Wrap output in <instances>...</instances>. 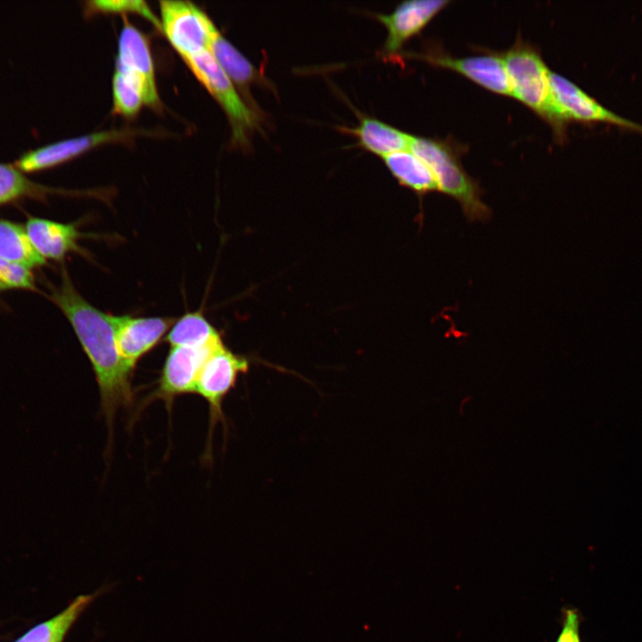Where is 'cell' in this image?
<instances>
[{
    "label": "cell",
    "instance_id": "obj_1",
    "mask_svg": "<svg viewBox=\"0 0 642 642\" xmlns=\"http://www.w3.org/2000/svg\"><path fill=\"white\" fill-rule=\"evenodd\" d=\"M50 299L70 323L91 363L111 442L118 409L131 405L134 399L131 383L134 371L126 365L117 350L115 316L89 303L78 292L64 269L61 284L51 290Z\"/></svg>",
    "mask_w": 642,
    "mask_h": 642
},
{
    "label": "cell",
    "instance_id": "obj_2",
    "mask_svg": "<svg viewBox=\"0 0 642 642\" xmlns=\"http://www.w3.org/2000/svg\"><path fill=\"white\" fill-rule=\"evenodd\" d=\"M409 150L432 170L438 191L454 198L470 222H485L491 218V210L482 200L478 183L464 170L449 147L440 142L412 136Z\"/></svg>",
    "mask_w": 642,
    "mask_h": 642
},
{
    "label": "cell",
    "instance_id": "obj_3",
    "mask_svg": "<svg viewBox=\"0 0 642 642\" xmlns=\"http://www.w3.org/2000/svg\"><path fill=\"white\" fill-rule=\"evenodd\" d=\"M182 59L225 111L231 127L233 144L248 146L249 136L258 126V115L241 98L227 74L208 50Z\"/></svg>",
    "mask_w": 642,
    "mask_h": 642
},
{
    "label": "cell",
    "instance_id": "obj_4",
    "mask_svg": "<svg viewBox=\"0 0 642 642\" xmlns=\"http://www.w3.org/2000/svg\"><path fill=\"white\" fill-rule=\"evenodd\" d=\"M549 94L543 115L563 134L569 122L607 123L642 133V125L608 110L566 78L549 71Z\"/></svg>",
    "mask_w": 642,
    "mask_h": 642
},
{
    "label": "cell",
    "instance_id": "obj_5",
    "mask_svg": "<svg viewBox=\"0 0 642 642\" xmlns=\"http://www.w3.org/2000/svg\"><path fill=\"white\" fill-rule=\"evenodd\" d=\"M249 360L237 355L224 343L218 346L204 362L198 375L195 393L209 407V430L206 454L211 449V438L218 423L226 427L223 401L235 388L240 374L248 371Z\"/></svg>",
    "mask_w": 642,
    "mask_h": 642
},
{
    "label": "cell",
    "instance_id": "obj_6",
    "mask_svg": "<svg viewBox=\"0 0 642 642\" xmlns=\"http://www.w3.org/2000/svg\"><path fill=\"white\" fill-rule=\"evenodd\" d=\"M511 96L543 117L549 94V71L539 53L518 43L502 57Z\"/></svg>",
    "mask_w": 642,
    "mask_h": 642
},
{
    "label": "cell",
    "instance_id": "obj_7",
    "mask_svg": "<svg viewBox=\"0 0 642 642\" xmlns=\"http://www.w3.org/2000/svg\"><path fill=\"white\" fill-rule=\"evenodd\" d=\"M160 28L181 58L209 50L218 29L209 16L188 1H160Z\"/></svg>",
    "mask_w": 642,
    "mask_h": 642
},
{
    "label": "cell",
    "instance_id": "obj_8",
    "mask_svg": "<svg viewBox=\"0 0 642 642\" xmlns=\"http://www.w3.org/2000/svg\"><path fill=\"white\" fill-rule=\"evenodd\" d=\"M222 343L202 348L170 347L157 386L143 399L140 409L154 400H162L170 414L177 397L195 393L198 375L204 362L210 354Z\"/></svg>",
    "mask_w": 642,
    "mask_h": 642
},
{
    "label": "cell",
    "instance_id": "obj_9",
    "mask_svg": "<svg viewBox=\"0 0 642 642\" xmlns=\"http://www.w3.org/2000/svg\"><path fill=\"white\" fill-rule=\"evenodd\" d=\"M115 70L141 84L146 105L159 107L160 101L149 41L126 18L119 37Z\"/></svg>",
    "mask_w": 642,
    "mask_h": 642
},
{
    "label": "cell",
    "instance_id": "obj_10",
    "mask_svg": "<svg viewBox=\"0 0 642 642\" xmlns=\"http://www.w3.org/2000/svg\"><path fill=\"white\" fill-rule=\"evenodd\" d=\"M175 322L167 317L115 316V342L123 361L134 371L142 357L152 350Z\"/></svg>",
    "mask_w": 642,
    "mask_h": 642
},
{
    "label": "cell",
    "instance_id": "obj_11",
    "mask_svg": "<svg viewBox=\"0 0 642 642\" xmlns=\"http://www.w3.org/2000/svg\"><path fill=\"white\" fill-rule=\"evenodd\" d=\"M135 133L111 129L65 139L30 151L19 159L16 166L23 171H37L62 164L97 146L128 141Z\"/></svg>",
    "mask_w": 642,
    "mask_h": 642
},
{
    "label": "cell",
    "instance_id": "obj_12",
    "mask_svg": "<svg viewBox=\"0 0 642 642\" xmlns=\"http://www.w3.org/2000/svg\"><path fill=\"white\" fill-rule=\"evenodd\" d=\"M450 2L448 0H412L399 4L389 14H376L387 29L383 47L384 55H393L430 22Z\"/></svg>",
    "mask_w": 642,
    "mask_h": 642
},
{
    "label": "cell",
    "instance_id": "obj_13",
    "mask_svg": "<svg viewBox=\"0 0 642 642\" xmlns=\"http://www.w3.org/2000/svg\"><path fill=\"white\" fill-rule=\"evenodd\" d=\"M422 58L435 66L457 71L490 91L511 96L504 62L498 56L454 58L435 54L422 55Z\"/></svg>",
    "mask_w": 642,
    "mask_h": 642
},
{
    "label": "cell",
    "instance_id": "obj_14",
    "mask_svg": "<svg viewBox=\"0 0 642 642\" xmlns=\"http://www.w3.org/2000/svg\"><path fill=\"white\" fill-rule=\"evenodd\" d=\"M25 229L32 245L45 260L59 261L69 252L79 250L78 240L81 234L74 224L31 218Z\"/></svg>",
    "mask_w": 642,
    "mask_h": 642
},
{
    "label": "cell",
    "instance_id": "obj_15",
    "mask_svg": "<svg viewBox=\"0 0 642 642\" xmlns=\"http://www.w3.org/2000/svg\"><path fill=\"white\" fill-rule=\"evenodd\" d=\"M344 130L355 136L359 145L365 150L382 158L409 149L413 136L381 120L368 117H363L358 127Z\"/></svg>",
    "mask_w": 642,
    "mask_h": 642
},
{
    "label": "cell",
    "instance_id": "obj_16",
    "mask_svg": "<svg viewBox=\"0 0 642 642\" xmlns=\"http://www.w3.org/2000/svg\"><path fill=\"white\" fill-rule=\"evenodd\" d=\"M383 161L399 183L420 196L438 191V185L429 167L407 150L396 152L383 158Z\"/></svg>",
    "mask_w": 642,
    "mask_h": 642
},
{
    "label": "cell",
    "instance_id": "obj_17",
    "mask_svg": "<svg viewBox=\"0 0 642 642\" xmlns=\"http://www.w3.org/2000/svg\"><path fill=\"white\" fill-rule=\"evenodd\" d=\"M100 592L77 597L61 613L35 626L15 642H63L70 628Z\"/></svg>",
    "mask_w": 642,
    "mask_h": 642
},
{
    "label": "cell",
    "instance_id": "obj_18",
    "mask_svg": "<svg viewBox=\"0 0 642 642\" xmlns=\"http://www.w3.org/2000/svg\"><path fill=\"white\" fill-rule=\"evenodd\" d=\"M165 340L170 347L202 348L222 342L220 334L201 311L188 312L173 323Z\"/></svg>",
    "mask_w": 642,
    "mask_h": 642
},
{
    "label": "cell",
    "instance_id": "obj_19",
    "mask_svg": "<svg viewBox=\"0 0 642 642\" xmlns=\"http://www.w3.org/2000/svg\"><path fill=\"white\" fill-rule=\"evenodd\" d=\"M234 84L249 95L248 86L257 82V69L217 29L210 39L208 50Z\"/></svg>",
    "mask_w": 642,
    "mask_h": 642
},
{
    "label": "cell",
    "instance_id": "obj_20",
    "mask_svg": "<svg viewBox=\"0 0 642 642\" xmlns=\"http://www.w3.org/2000/svg\"><path fill=\"white\" fill-rule=\"evenodd\" d=\"M0 259L29 269L46 261L32 245L25 227L3 219H0Z\"/></svg>",
    "mask_w": 642,
    "mask_h": 642
},
{
    "label": "cell",
    "instance_id": "obj_21",
    "mask_svg": "<svg viewBox=\"0 0 642 642\" xmlns=\"http://www.w3.org/2000/svg\"><path fill=\"white\" fill-rule=\"evenodd\" d=\"M113 111L126 118L134 117L144 103L142 86L133 78L115 70L112 78Z\"/></svg>",
    "mask_w": 642,
    "mask_h": 642
},
{
    "label": "cell",
    "instance_id": "obj_22",
    "mask_svg": "<svg viewBox=\"0 0 642 642\" xmlns=\"http://www.w3.org/2000/svg\"><path fill=\"white\" fill-rule=\"evenodd\" d=\"M42 193L43 188L29 181L14 167L0 163V204Z\"/></svg>",
    "mask_w": 642,
    "mask_h": 642
},
{
    "label": "cell",
    "instance_id": "obj_23",
    "mask_svg": "<svg viewBox=\"0 0 642 642\" xmlns=\"http://www.w3.org/2000/svg\"><path fill=\"white\" fill-rule=\"evenodd\" d=\"M86 12L91 13H135L147 20L161 30L160 21L144 1L139 0H97L86 3Z\"/></svg>",
    "mask_w": 642,
    "mask_h": 642
},
{
    "label": "cell",
    "instance_id": "obj_24",
    "mask_svg": "<svg viewBox=\"0 0 642 642\" xmlns=\"http://www.w3.org/2000/svg\"><path fill=\"white\" fill-rule=\"evenodd\" d=\"M35 285L34 276L29 268L0 259V291L35 290Z\"/></svg>",
    "mask_w": 642,
    "mask_h": 642
},
{
    "label": "cell",
    "instance_id": "obj_25",
    "mask_svg": "<svg viewBox=\"0 0 642 642\" xmlns=\"http://www.w3.org/2000/svg\"><path fill=\"white\" fill-rule=\"evenodd\" d=\"M581 614L577 608L564 607L561 610V630L555 642H581Z\"/></svg>",
    "mask_w": 642,
    "mask_h": 642
}]
</instances>
